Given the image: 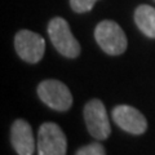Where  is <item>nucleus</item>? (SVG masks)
Here are the masks:
<instances>
[{
    "label": "nucleus",
    "mask_w": 155,
    "mask_h": 155,
    "mask_svg": "<svg viewBox=\"0 0 155 155\" xmlns=\"http://www.w3.org/2000/svg\"><path fill=\"white\" fill-rule=\"evenodd\" d=\"M84 120L88 132L96 140H106L111 133L107 111L98 98L88 101L84 106Z\"/></svg>",
    "instance_id": "obj_5"
},
{
    "label": "nucleus",
    "mask_w": 155,
    "mask_h": 155,
    "mask_svg": "<svg viewBox=\"0 0 155 155\" xmlns=\"http://www.w3.org/2000/svg\"><path fill=\"white\" fill-rule=\"evenodd\" d=\"M12 146L18 155H32L35 151V138L32 128L26 120L17 119L11 129Z\"/></svg>",
    "instance_id": "obj_8"
},
{
    "label": "nucleus",
    "mask_w": 155,
    "mask_h": 155,
    "mask_svg": "<svg viewBox=\"0 0 155 155\" xmlns=\"http://www.w3.org/2000/svg\"><path fill=\"white\" fill-rule=\"evenodd\" d=\"M38 96L48 107L57 111H67L72 105V94L62 81L48 79L38 87Z\"/></svg>",
    "instance_id": "obj_3"
},
{
    "label": "nucleus",
    "mask_w": 155,
    "mask_h": 155,
    "mask_svg": "<svg viewBox=\"0 0 155 155\" xmlns=\"http://www.w3.org/2000/svg\"><path fill=\"white\" fill-rule=\"evenodd\" d=\"M134 22L142 34L155 39V8L146 4L137 7L134 12Z\"/></svg>",
    "instance_id": "obj_9"
},
{
    "label": "nucleus",
    "mask_w": 155,
    "mask_h": 155,
    "mask_svg": "<svg viewBox=\"0 0 155 155\" xmlns=\"http://www.w3.org/2000/svg\"><path fill=\"white\" fill-rule=\"evenodd\" d=\"M75 155H106L105 147L98 142H92L89 145L80 147Z\"/></svg>",
    "instance_id": "obj_10"
},
{
    "label": "nucleus",
    "mask_w": 155,
    "mask_h": 155,
    "mask_svg": "<svg viewBox=\"0 0 155 155\" xmlns=\"http://www.w3.org/2000/svg\"><path fill=\"white\" fill-rule=\"evenodd\" d=\"M98 0H70V7L76 13H85L93 8Z\"/></svg>",
    "instance_id": "obj_11"
},
{
    "label": "nucleus",
    "mask_w": 155,
    "mask_h": 155,
    "mask_svg": "<svg viewBox=\"0 0 155 155\" xmlns=\"http://www.w3.org/2000/svg\"><path fill=\"white\" fill-rule=\"evenodd\" d=\"M94 39L101 49L110 56H119L127 49V36L114 21L105 19L100 22L94 28Z\"/></svg>",
    "instance_id": "obj_1"
},
{
    "label": "nucleus",
    "mask_w": 155,
    "mask_h": 155,
    "mask_svg": "<svg viewBox=\"0 0 155 155\" xmlns=\"http://www.w3.org/2000/svg\"><path fill=\"white\" fill-rule=\"evenodd\" d=\"M67 138L56 123L40 125L38 132V155H66Z\"/></svg>",
    "instance_id": "obj_4"
},
{
    "label": "nucleus",
    "mask_w": 155,
    "mask_h": 155,
    "mask_svg": "<svg viewBox=\"0 0 155 155\" xmlns=\"http://www.w3.org/2000/svg\"><path fill=\"white\" fill-rule=\"evenodd\" d=\"M14 48L17 54L28 64H36L43 58L45 40L41 35L30 30H21L14 36Z\"/></svg>",
    "instance_id": "obj_6"
},
{
    "label": "nucleus",
    "mask_w": 155,
    "mask_h": 155,
    "mask_svg": "<svg viewBox=\"0 0 155 155\" xmlns=\"http://www.w3.org/2000/svg\"><path fill=\"white\" fill-rule=\"evenodd\" d=\"M48 35L53 47L60 54L67 58H75L80 54V44L70 30L64 18L54 17L48 25Z\"/></svg>",
    "instance_id": "obj_2"
},
{
    "label": "nucleus",
    "mask_w": 155,
    "mask_h": 155,
    "mask_svg": "<svg viewBox=\"0 0 155 155\" xmlns=\"http://www.w3.org/2000/svg\"><path fill=\"white\" fill-rule=\"evenodd\" d=\"M115 124L132 134H142L147 129V120L142 113L128 105H119L113 110Z\"/></svg>",
    "instance_id": "obj_7"
}]
</instances>
